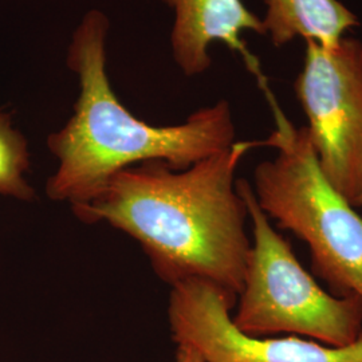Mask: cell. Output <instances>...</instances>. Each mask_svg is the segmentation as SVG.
I'll list each match as a JSON object with an SVG mask.
<instances>
[{"mask_svg":"<svg viewBox=\"0 0 362 362\" xmlns=\"http://www.w3.org/2000/svg\"><path fill=\"white\" fill-rule=\"evenodd\" d=\"M254 146L258 141H238L182 170L164 161L122 169L73 212L136 239L165 284L203 279L239 296L251 242L235 173Z\"/></svg>","mask_w":362,"mask_h":362,"instance_id":"1","label":"cell"},{"mask_svg":"<svg viewBox=\"0 0 362 362\" xmlns=\"http://www.w3.org/2000/svg\"><path fill=\"white\" fill-rule=\"evenodd\" d=\"M109 19L89 10L67 50V66L79 82L74 113L47 139L58 168L46 194L70 206L88 203L117 172L146 161H164L182 170L233 146L236 136L227 101L203 107L185 122L155 127L119 103L106 71Z\"/></svg>","mask_w":362,"mask_h":362,"instance_id":"2","label":"cell"},{"mask_svg":"<svg viewBox=\"0 0 362 362\" xmlns=\"http://www.w3.org/2000/svg\"><path fill=\"white\" fill-rule=\"evenodd\" d=\"M275 129L258 145L278 149L254 170L259 207L310 248L313 272L334 296L362 300V216L326 179L306 127L297 128L269 88Z\"/></svg>","mask_w":362,"mask_h":362,"instance_id":"3","label":"cell"},{"mask_svg":"<svg viewBox=\"0 0 362 362\" xmlns=\"http://www.w3.org/2000/svg\"><path fill=\"white\" fill-rule=\"evenodd\" d=\"M252 224L254 245L233 322L248 336L299 334L332 348H345L362 333V300L326 293L296 258L259 207L252 185L236 180Z\"/></svg>","mask_w":362,"mask_h":362,"instance_id":"4","label":"cell"},{"mask_svg":"<svg viewBox=\"0 0 362 362\" xmlns=\"http://www.w3.org/2000/svg\"><path fill=\"white\" fill-rule=\"evenodd\" d=\"M294 89L326 179L357 207L362 191L361 40L344 37L333 46L306 40Z\"/></svg>","mask_w":362,"mask_h":362,"instance_id":"5","label":"cell"},{"mask_svg":"<svg viewBox=\"0 0 362 362\" xmlns=\"http://www.w3.org/2000/svg\"><path fill=\"white\" fill-rule=\"evenodd\" d=\"M236 297L203 279L172 286L169 327L177 346L196 350L206 362H362V333L345 348L294 336H248L230 314Z\"/></svg>","mask_w":362,"mask_h":362,"instance_id":"6","label":"cell"},{"mask_svg":"<svg viewBox=\"0 0 362 362\" xmlns=\"http://www.w3.org/2000/svg\"><path fill=\"white\" fill-rule=\"evenodd\" d=\"M175 13L170 33L172 55L187 77L206 73L212 65L208 49L221 42L239 52L259 82L266 81L259 71L257 59L248 52L240 38L252 31L264 35L262 19L251 13L242 0H161Z\"/></svg>","mask_w":362,"mask_h":362,"instance_id":"7","label":"cell"},{"mask_svg":"<svg viewBox=\"0 0 362 362\" xmlns=\"http://www.w3.org/2000/svg\"><path fill=\"white\" fill-rule=\"evenodd\" d=\"M264 4L262 22L276 47L297 37L333 46L349 28L358 26L357 16L338 0H264Z\"/></svg>","mask_w":362,"mask_h":362,"instance_id":"8","label":"cell"},{"mask_svg":"<svg viewBox=\"0 0 362 362\" xmlns=\"http://www.w3.org/2000/svg\"><path fill=\"white\" fill-rule=\"evenodd\" d=\"M30 152L26 137L13 128L8 113L0 112V194L28 202L34 188L27 181Z\"/></svg>","mask_w":362,"mask_h":362,"instance_id":"9","label":"cell"},{"mask_svg":"<svg viewBox=\"0 0 362 362\" xmlns=\"http://www.w3.org/2000/svg\"><path fill=\"white\" fill-rule=\"evenodd\" d=\"M176 362H206L202 356L191 348L185 346H177V353H176Z\"/></svg>","mask_w":362,"mask_h":362,"instance_id":"10","label":"cell"},{"mask_svg":"<svg viewBox=\"0 0 362 362\" xmlns=\"http://www.w3.org/2000/svg\"><path fill=\"white\" fill-rule=\"evenodd\" d=\"M357 207H362V191L361 194H360V197H358V200H357Z\"/></svg>","mask_w":362,"mask_h":362,"instance_id":"11","label":"cell"}]
</instances>
